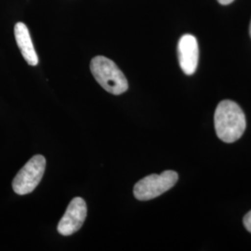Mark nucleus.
<instances>
[{"instance_id": "1", "label": "nucleus", "mask_w": 251, "mask_h": 251, "mask_svg": "<svg viewBox=\"0 0 251 251\" xmlns=\"http://www.w3.org/2000/svg\"><path fill=\"white\" fill-rule=\"evenodd\" d=\"M216 133L220 140L232 144L241 138L246 130V117L241 107L233 100H222L214 115Z\"/></svg>"}, {"instance_id": "2", "label": "nucleus", "mask_w": 251, "mask_h": 251, "mask_svg": "<svg viewBox=\"0 0 251 251\" xmlns=\"http://www.w3.org/2000/svg\"><path fill=\"white\" fill-rule=\"evenodd\" d=\"M90 71L100 85L114 95H120L128 89L125 75L116 63L104 56H96L91 60Z\"/></svg>"}, {"instance_id": "3", "label": "nucleus", "mask_w": 251, "mask_h": 251, "mask_svg": "<svg viewBox=\"0 0 251 251\" xmlns=\"http://www.w3.org/2000/svg\"><path fill=\"white\" fill-rule=\"evenodd\" d=\"M178 179V173L173 171H164L161 174H151L135 184L134 197L140 201L157 198L172 188Z\"/></svg>"}, {"instance_id": "4", "label": "nucleus", "mask_w": 251, "mask_h": 251, "mask_svg": "<svg viewBox=\"0 0 251 251\" xmlns=\"http://www.w3.org/2000/svg\"><path fill=\"white\" fill-rule=\"evenodd\" d=\"M45 169V157L40 154L33 156L15 176L12 181L13 191L20 196L32 193L41 181Z\"/></svg>"}, {"instance_id": "5", "label": "nucleus", "mask_w": 251, "mask_h": 251, "mask_svg": "<svg viewBox=\"0 0 251 251\" xmlns=\"http://www.w3.org/2000/svg\"><path fill=\"white\" fill-rule=\"evenodd\" d=\"M87 218V204L81 198H75L70 202L64 215L58 225L60 234L68 236L77 232Z\"/></svg>"}, {"instance_id": "6", "label": "nucleus", "mask_w": 251, "mask_h": 251, "mask_svg": "<svg viewBox=\"0 0 251 251\" xmlns=\"http://www.w3.org/2000/svg\"><path fill=\"white\" fill-rule=\"evenodd\" d=\"M179 66L183 73L192 75L197 71L199 49L197 38L192 35L181 36L178 44Z\"/></svg>"}, {"instance_id": "7", "label": "nucleus", "mask_w": 251, "mask_h": 251, "mask_svg": "<svg viewBox=\"0 0 251 251\" xmlns=\"http://www.w3.org/2000/svg\"><path fill=\"white\" fill-rule=\"evenodd\" d=\"M14 36L23 57L29 65L36 66L38 63V56L32 42L28 27L24 23H17L14 26Z\"/></svg>"}, {"instance_id": "8", "label": "nucleus", "mask_w": 251, "mask_h": 251, "mask_svg": "<svg viewBox=\"0 0 251 251\" xmlns=\"http://www.w3.org/2000/svg\"><path fill=\"white\" fill-rule=\"evenodd\" d=\"M243 223H244V225H245V227H246V229L251 233V210L250 212H248L246 216L244 217V219H243Z\"/></svg>"}, {"instance_id": "9", "label": "nucleus", "mask_w": 251, "mask_h": 251, "mask_svg": "<svg viewBox=\"0 0 251 251\" xmlns=\"http://www.w3.org/2000/svg\"><path fill=\"white\" fill-rule=\"evenodd\" d=\"M218 1L222 5H229V4H231L232 2H233V0H218Z\"/></svg>"}, {"instance_id": "10", "label": "nucleus", "mask_w": 251, "mask_h": 251, "mask_svg": "<svg viewBox=\"0 0 251 251\" xmlns=\"http://www.w3.org/2000/svg\"><path fill=\"white\" fill-rule=\"evenodd\" d=\"M250 34H251V26H250Z\"/></svg>"}]
</instances>
